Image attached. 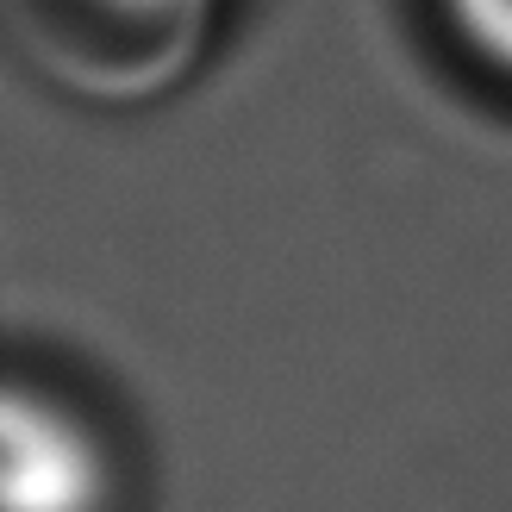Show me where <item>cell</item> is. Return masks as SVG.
<instances>
[{"label":"cell","mask_w":512,"mask_h":512,"mask_svg":"<svg viewBox=\"0 0 512 512\" xmlns=\"http://www.w3.org/2000/svg\"><path fill=\"white\" fill-rule=\"evenodd\" d=\"M225 13L232 0H0V50L75 107L132 113L207 69Z\"/></svg>","instance_id":"obj_1"},{"label":"cell","mask_w":512,"mask_h":512,"mask_svg":"<svg viewBox=\"0 0 512 512\" xmlns=\"http://www.w3.org/2000/svg\"><path fill=\"white\" fill-rule=\"evenodd\" d=\"M119 444L94 406L38 375H0V512H113Z\"/></svg>","instance_id":"obj_2"},{"label":"cell","mask_w":512,"mask_h":512,"mask_svg":"<svg viewBox=\"0 0 512 512\" xmlns=\"http://www.w3.org/2000/svg\"><path fill=\"white\" fill-rule=\"evenodd\" d=\"M425 13L450 57L512 100V0H425Z\"/></svg>","instance_id":"obj_3"}]
</instances>
